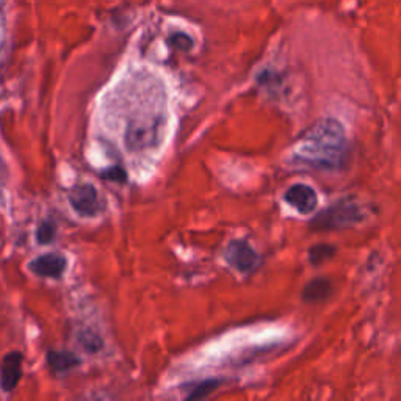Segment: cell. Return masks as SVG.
I'll list each match as a JSON object with an SVG mask.
<instances>
[{"mask_svg": "<svg viewBox=\"0 0 401 401\" xmlns=\"http://www.w3.org/2000/svg\"><path fill=\"white\" fill-rule=\"evenodd\" d=\"M348 141L344 125L334 118H323L301 136L292 151V161L304 168L332 171L344 165Z\"/></svg>", "mask_w": 401, "mask_h": 401, "instance_id": "6da1fadb", "label": "cell"}, {"mask_svg": "<svg viewBox=\"0 0 401 401\" xmlns=\"http://www.w3.org/2000/svg\"><path fill=\"white\" fill-rule=\"evenodd\" d=\"M163 129V112L148 109L135 113L127 124V129H125V146L130 151H146V149H151L160 141Z\"/></svg>", "mask_w": 401, "mask_h": 401, "instance_id": "7a4b0ae2", "label": "cell"}, {"mask_svg": "<svg viewBox=\"0 0 401 401\" xmlns=\"http://www.w3.org/2000/svg\"><path fill=\"white\" fill-rule=\"evenodd\" d=\"M365 218L364 208L353 201H340L336 206L329 207L328 211L320 213L315 218L314 224L319 227H345L361 223Z\"/></svg>", "mask_w": 401, "mask_h": 401, "instance_id": "3957f363", "label": "cell"}, {"mask_svg": "<svg viewBox=\"0 0 401 401\" xmlns=\"http://www.w3.org/2000/svg\"><path fill=\"white\" fill-rule=\"evenodd\" d=\"M69 202L74 211L82 217H94L100 212V199L98 190L91 184H79L71 190Z\"/></svg>", "mask_w": 401, "mask_h": 401, "instance_id": "277c9868", "label": "cell"}, {"mask_svg": "<svg viewBox=\"0 0 401 401\" xmlns=\"http://www.w3.org/2000/svg\"><path fill=\"white\" fill-rule=\"evenodd\" d=\"M224 256L226 260L240 273H251L259 263V256L244 240H232Z\"/></svg>", "mask_w": 401, "mask_h": 401, "instance_id": "5b68a950", "label": "cell"}, {"mask_svg": "<svg viewBox=\"0 0 401 401\" xmlns=\"http://www.w3.org/2000/svg\"><path fill=\"white\" fill-rule=\"evenodd\" d=\"M284 199L287 204H290L299 213L308 215L312 213L317 206H319V196H317L315 190L309 185L296 184L285 191Z\"/></svg>", "mask_w": 401, "mask_h": 401, "instance_id": "8992f818", "label": "cell"}, {"mask_svg": "<svg viewBox=\"0 0 401 401\" xmlns=\"http://www.w3.org/2000/svg\"><path fill=\"white\" fill-rule=\"evenodd\" d=\"M28 270L41 278H60L66 270V259L57 253L39 256L28 263Z\"/></svg>", "mask_w": 401, "mask_h": 401, "instance_id": "52a82bcc", "label": "cell"}, {"mask_svg": "<svg viewBox=\"0 0 401 401\" xmlns=\"http://www.w3.org/2000/svg\"><path fill=\"white\" fill-rule=\"evenodd\" d=\"M22 361L24 356L16 351L3 357L2 367H0V386H2L5 392L15 391L17 382L21 381Z\"/></svg>", "mask_w": 401, "mask_h": 401, "instance_id": "ba28073f", "label": "cell"}, {"mask_svg": "<svg viewBox=\"0 0 401 401\" xmlns=\"http://www.w3.org/2000/svg\"><path fill=\"white\" fill-rule=\"evenodd\" d=\"M79 357H77L74 353L69 351H49L47 353V364L55 373L68 372V370L74 368L79 365Z\"/></svg>", "mask_w": 401, "mask_h": 401, "instance_id": "9c48e42d", "label": "cell"}, {"mask_svg": "<svg viewBox=\"0 0 401 401\" xmlns=\"http://www.w3.org/2000/svg\"><path fill=\"white\" fill-rule=\"evenodd\" d=\"M329 293V283L325 279H317L314 283H310L306 290H304V298L309 301H317V299L325 298Z\"/></svg>", "mask_w": 401, "mask_h": 401, "instance_id": "30bf717a", "label": "cell"}, {"mask_svg": "<svg viewBox=\"0 0 401 401\" xmlns=\"http://www.w3.org/2000/svg\"><path fill=\"white\" fill-rule=\"evenodd\" d=\"M57 235V226L52 220H46L39 224L37 231V242L39 244H49L55 240Z\"/></svg>", "mask_w": 401, "mask_h": 401, "instance_id": "8fae6325", "label": "cell"}, {"mask_svg": "<svg viewBox=\"0 0 401 401\" xmlns=\"http://www.w3.org/2000/svg\"><path fill=\"white\" fill-rule=\"evenodd\" d=\"M334 254V248L332 247H328V244H320V247H314L310 249L309 257H310V262L312 263H319L326 260L328 257H331Z\"/></svg>", "mask_w": 401, "mask_h": 401, "instance_id": "7c38bea8", "label": "cell"}, {"mask_svg": "<svg viewBox=\"0 0 401 401\" xmlns=\"http://www.w3.org/2000/svg\"><path fill=\"white\" fill-rule=\"evenodd\" d=\"M170 41H171L172 46L177 47L179 51H184V52H187L191 49V47H193V39H191L188 35H185V33L172 35Z\"/></svg>", "mask_w": 401, "mask_h": 401, "instance_id": "4fadbf2b", "label": "cell"}, {"mask_svg": "<svg viewBox=\"0 0 401 401\" xmlns=\"http://www.w3.org/2000/svg\"><path fill=\"white\" fill-rule=\"evenodd\" d=\"M105 179H110V181H116V182H124L125 181V172L124 170L119 168V166H115V168H110L109 171L104 172Z\"/></svg>", "mask_w": 401, "mask_h": 401, "instance_id": "5bb4252c", "label": "cell"}, {"mask_svg": "<svg viewBox=\"0 0 401 401\" xmlns=\"http://www.w3.org/2000/svg\"><path fill=\"white\" fill-rule=\"evenodd\" d=\"M7 179H8V168L7 165H5L2 154H0V187H3V185L7 184Z\"/></svg>", "mask_w": 401, "mask_h": 401, "instance_id": "9a60e30c", "label": "cell"}, {"mask_svg": "<svg viewBox=\"0 0 401 401\" xmlns=\"http://www.w3.org/2000/svg\"><path fill=\"white\" fill-rule=\"evenodd\" d=\"M3 35H5V26H3V16L0 13V46L3 43Z\"/></svg>", "mask_w": 401, "mask_h": 401, "instance_id": "2e32d148", "label": "cell"}]
</instances>
